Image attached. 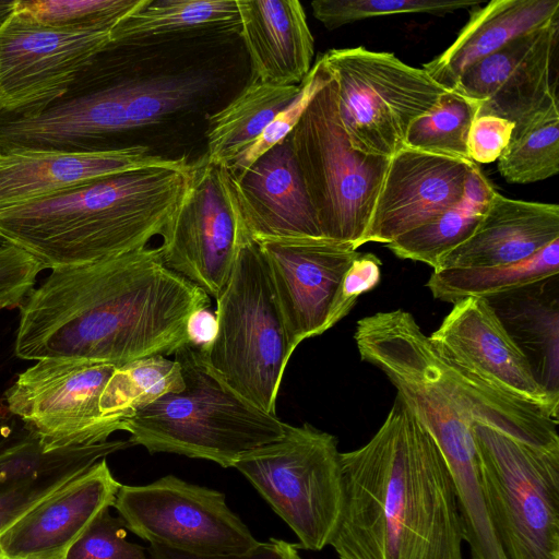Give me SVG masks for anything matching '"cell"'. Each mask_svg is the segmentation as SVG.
<instances>
[{
  "label": "cell",
  "instance_id": "cell-1",
  "mask_svg": "<svg viewBox=\"0 0 559 559\" xmlns=\"http://www.w3.org/2000/svg\"><path fill=\"white\" fill-rule=\"evenodd\" d=\"M210 306L209 295L164 265L158 247L55 269L19 307L15 355L116 367L170 355L187 342L190 316Z\"/></svg>",
  "mask_w": 559,
  "mask_h": 559
},
{
  "label": "cell",
  "instance_id": "cell-2",
  "mask_svg": "<svg viewBox=\"0 0 559 559\" xmlns=\"http://www.w3.org/2000/svg\"><path fill=\"white\" fill-rule=\"evenodd\" d=\"M342 502L330 540L340 559H464L445 460L396 395L361 448L341 453Z\"/></svg>",
  "mask_w": 559,
  "mask_h": 559
},
{
  "label": "cell",
  "instance_id": "cell-3",
  "mask_svg": "<svg viewBox=\"0 0 559 559\" xmlns=\"http://www.w3.org/2000/svg\"><path fill=\"white\" fill-rule=\"evenodd\" d=\"M188 167L115 174L0 209V238L51 270L145 248L164 235L176 213Z\"/></svg>",
  "mask_w": 559,
  "mask_h": 559
},
{
  "label": "cell",
  "instance_id": "cell-4",
  "mask_svg": "<svg viewBox=\"0 0 559 559\" xmlns=\"http://www.w3.org/2000/svg\"><path fill=\"white\" fill-rule=\"evenodd\" d=\"M185 388L167 393L124 420L131 445L234 467L246 452L280 439L286 423L233 391L203 350L183 343L173 354Z\"/></svg>",
  "mask_w": 559,
  "mask_h": 559
},
{
  "label": "cell",
  "instance_id": "cell-5",
  "mask_svg": "<svg viewBox=\"0 0 559 559\" xmlns=\"http://www.w3.org/2000/svg\"><path fill=\"white\" fill-rule=\"evenodd\" d=\"M217 332L205 357L238 395L276 415V397L294 353L267 269L254 241L239 251L216 298Z\"/></svg>",
  "mask_w": 559,
  "mask_h": 559
},
{
  "label": "cell",
  "instance_id": "cell-6",
  "mask_svg": "<svg viewBox=\"0 0 559 559\" xmlns=\"http://www.w3.org/2000/svg\"><path fill=\"white\" fill-rule=\"evenodd\" d=\"M322 237L357 250L390 159L354 150L337 109V85L326 84L288 135Z\"/></svg>",
  "mask_w": 559,
  "mask_h": 559
},
{
  "label": "cell",
  "instance_id": "cell-7",
  "mask_svg": "<svg viewBox=\"0 0 559 559\" xmlns=\"http://www.w3.org/2000/svg\"><path fill=\"white\" fill-rule=\"evenodd\" d=\"M480 483L507 559H559V450L474 424Z\"/></svg>",
  "mask_w": 559,
  "mask_h": 559
},
{
  "label": "cell",
  "instance_id": "cell-8",
  "mask_svg": "<svg viewBox=\"0 0 559 559\" xmlns=\"http://www.w3.org/2000/svg\"><path fill=\"white\" fill-rule=\"evenodd\" d=\"M298 538L299 548L330 544L342 502L337 439L310 424H286L284 435L243 453L235 463Z\"/></svg>",
  "mask_w": 559,
  "mask_h": 559
},
{
  "label": "cell",
  "instance_id": "cell-9",
  "mask_svg": "<svg viewBox=\"0 0 559 559\" xmlns=\"http://www.w3.org/2000/svg\"><path fill=\"white\" fill-rule=\"evenodd\" d=\"M323 56L337 85L338 116L349 143L367 155L393 157L412 122L448 91L392 52L355 47Z\"/></svg>",
  "mask_w": 559,
  "mask_h": 559
},
{
  "label": "cell",
  "instance_id": "cell-10",
  "mask_svg": "<svg viewBox=\"0 0 559 559\" xmlns=\"http://www.w3.org/2000/svg\"><path fill=\"white\" fill-rule=\"evenodd\" d=\"M162 238L164 265L216 299L240 249L254 241L234 174L205 156L189 164L183 197Z\"/></svg>",
  "mask_w": 559,
  "mask_h": 559
},
{
  "label": "cell",
  "instance_id": "cell-11",
  "mask_svg": "<svg viewBox=\"0 0 559 559\" xmlns=\"http://www.w3.org/2000/svg\"><path fill=\"white\" fill-rule=\"evenodd\" d=\"M118 367L83 358H44L5 391L7 407L47 451L91 445L126 428L124 420L106 417L102 392Z\"/></svg>",
  "mask_w": 559,
  "mask_h": 559
},
{
  "label": "cell",
  "instance_id": "cell-12",
  "mask_svg": "<svg viewBox=\"0 0 559 559\" xmlns=\"http://www.w3.org/2000/svg\"><path fill=\"white\" fill-rule=\"evenodd\" d=\"M112 507L140 538L190 555H238L259 543L223 492L175 475L147 485H121Z\"/></svg>",
  "mask_w": 559,
  "mask_h": 559
},
{
  "label": "cell",
  "instance_id": "cell-13",
  "mask_svg": "<svg viewBox=\"0 0 559 559\" xmlns=\"http://www.w3.org/2000/svg\"><path fill=\"white\" fill-rule=\"evenodd\" d=\"M285 321L292 350L348 313L342 304L344 276L359 251L324 237L254 239Z\"/></svg>",
  "mask_w": 559,
  "mask_h": 559
},
{
  "label": "cell",
  "instance_id": "cell-14",
  "mask_svg": "<svg viewBox=\"0 0 559 559\" xmlns=\"http://www.w3.org/2000/svg\"><path fill=\"white\" fill-rule=\"evenodd\" d=\"M109 43V32L59 31L15 11L0 29V111L38 114Z\"/></svg>",
  "mask_w": 559,
  "mask_h": 559
},
{
  "label": "cell",
  "instance_id": "cell-15",
  "mask_svg": "<svg viewBox=\"0 0 559 559\" xmlns=\"http://www.w3.org/2000/svg\"><path fill=\"white\" fill-rule=\"evenodd\" d=\"M429 340L441 357L558 420L559 397L536 382L527 359L485 298L455 302Z\"/></svg>",
  "mask_w": 559,
  "mask_h": 559
},
{
  "label": "cell",
  "instance_id": "cell-16",
  "mask_svg": "<svg viewBox=\"0 0 559 559\" xmlns=\"http://www.w3.org/2000/svg\"><path fill=\"white\" fill-rule=\"evenodd\" d=\"M559 19L524 33L468 67L453 91L479 105L478 116L516 122L557 96Z\"/></svg>",
  "mask_w": 559,
  "mask_h": 559
},
{
  "label": "cell",
  "instance_id": "cell-17",
  "mask_svg": "<svg viewBox=\"0 0 559 559\" xmlns=\"http://www.w3.org/2000/svg\"><path fill=\"white\" fill-rule=\"evenodd\" d=\"M478 164L404 146L390 159L364 239L389 243L428 223L464 198Z\"/></svg>",
  "mask_w": 559,
  "mask_h": 559
},
{
  "label": "cell",
  "instance_id": "cell-18",
  "mask_svg": "<svg viewBox=\"0 0 559 559\" xmlns=\"http://www.w3.org/2000/svg\"><path fill=\"white\" fill-rule=\"evenodd\" d=\"M121 484L102 459L36 504L0 536V557L63 559L68 548L104 509Z\"/></svg>",
  "mask_w": 559,
  "mask_h": 559
},
{
  "label": "cell",
  "instance_id": "cell-19",
  "mask_svg": "<svg viewBox=\"0 0 559 559\" xmlns=\"http://www.w3.org/2000/svg\"><path fill=\"white\" fill-rule=\"evenodd\" d=\"M186 164L185 158L154 155L139 144L100 152L0 153V209L57 194L115 174Z\"/></svg>",
  "mask_w": 559,
  "mask_h": 559
},
{
  "label": "cell",
  "instance_id": "cell-20",
  "mask_svg": "<svg viewBox=\"0 0 559 559\" xmlns=\"http://www.w3.org/2000/svg\"><path fill=\"white\" fill-rule=\"evenodd\" d=\"M129 440L47 451L25 429L0 438V536L66 483L109 454L130 447Z\"/></svg>",
  "mask_w": 559,
  "mask_h": 559
},
{
  "label": "cell",
  "instance_id": "cell-21",
  "mask_svg": "<svg viewBox=\"0 0 559 559\" xmlns=\"http://www.w3.org/2000/svg\"><path fill=\"white\" fill-rule=\"evenodd\" d=\"M559 239V205L515 200L495 191L473 234L433 271L483 267L528 259Z\"/></svg>",
  "mask_w": 559,
  "mask_h": 559
},
{
  "label": "cell",
  "instance_id": "cell-22",
  "mask_svg": "<svg viewBox=\"0 0 559 559\" xmlns=\"http://www.w3.org/2000/svg\"><path fill=\"white\" fill-rule=\"evenodd\" d=\"M234 176L253 240L258 237H322L289 136Z\"/></svg>",
  "mask_w": 559,
  "mask_h": 559
},
{
  "label": "cell",
  "instance_id": "cell-23",
  "mask_svg": "<svg viewBox=\"0 0 559 559\" xmlns=\"http://www.w3.org/2000/svg\"><path fill=\"white\" fill-rule=\"evenodd\" d=\"M251 82L299 85L312 67L314 40L297 0H236Z\"/></svg>",
  "mask_w": 559,
  "mask_h": 559
},
{
  "label": "cell",
  "instance_id": "cell-24",
  "mask_svg": "<svg viewBox=\"0 0 559 559\" xmlns=\"http://www.w3.org/2000/svg\"><path fill=\"white\" fill-rule=\"evenodd\" d=\"M559 19V0H492L473 8L456 39L423 64L438 84L452 90L462 73L515 37Z\"/></svg>",
  "mask_w": 559,
  "mask_h": 559
},
{
  "label": "cell",
  "instance_id": "cell-25",
  "mask_svg": "<svg viewBox=\"0 0 559 559\" xmlns=\"http://www.w3.org/2000/svg\"><path fill=\"white\" fill-rule=\"evenodd\" d=\"M485 299L536 382L559 397V274Z\"/></svg>",
  "mask_w": 559,
  "mask_h": 559
},
{
  "label": "cell",
  "instance_id": "cell-26",
  "mask_svg": "<svg viewBox=\"0 0 559 559\" xmlns=\"http://www.w3.org/2000/svg\"><path fill=\"white\" fill-rule=\"evenodd\" d=\"M239 28L236 0H141L110 29V45L128 48L197 31Z\"/></svg>",
  "mask_w": 559,
  "mask_h": 559
},
{
  "label": "cell",
  "instance_id": "cell-27",
  "mask_svg": "<svg viewBox=\"0 0 559 559\" xmlns=\"http://www.w3.org/2000/svg\"><path fill=\"white\" fill-rule=\"evenodd\" d=\"M299 88L300 84L250 82L235 99L210 118L206 160L228 167L255 142L273 118L294 99Z\"/></svg>",
  "mask_w": 559,
  "mask_h": 559
},
{
  "label": "cell",
  "instance_id": "cell-28",
  "mask_svg": "<svg viewBox=\"0 0 559 559\" xmlns=\"http://www.w3.org/2000/svg\"><path fill=\"white\" fill-rule=\"evenodd\" d=\"M559 274V239L516 263L433 271L427 287L436 299L455 304L487 298Z\"/></svg>",
  "mask_w": 559,
  "mask_h": 559
},
{
  "label": "cell",
  "instance_id": "cell-29",
  "mask_svg": "<svg viewBox=\"0 0 559 559\" xmlns=\"http://www.w3.org/2000/svg\"><path fill=\"white\" fill-rule=\"evenodd\" d=\"M497 169L510 183H533L558 174V96L515 122Z\"/></svg>",
  "mask_w": 559,
  "mask_h": 559
},
{
  "label": "cell",
  "instance_id": "cell-30",
  "mask_svg": "<svg viewBox=\"0 0 559 559\" xmlns=\"http://www.w3.org/2000/svg\"><path fill=\"white\" fill-rule=\"evenodd\" d=\"M185 388L180 365L163 355L135 359L118 367L99 400L104 416L126 420L167 393Z\"/></svg>",
  "mask_w": 559,
  "mask_h": 559
},
{
  "label": "cell",
  "instance_id": "cell-31",
  "mask_svg": "<svg viewBox=\"0 0 559 559\" xmlns=\"http://www.w3.org/2000/svg\"><path fill=\"white\" fill-rule=\"evenodd\" d=\"M479 105L448 90L436 105L409 126L406 147L473 162L467 152V136Z\"/></svg>",
  "mask_w": 559,
  "mask_h": 559
},
{
  "label": "cell",
  "instance_id": "cell-32",
  "mask_svg": "<svg viewBox=\"0 0 559 559\" xmlns=\"http://www.w3.org/2000/svg\"><path fill=\"white\" fill-rule=\"evenodd\" d=\"M487 205L464 195L457 205L385 247L401 259L423 262L435 269L443 255L473 234Z\"/></svg>",
  "mask_w": 559,
  "mask_h": 559
},
{
  "label": "cell",
  "instance_id": "cell-33",
  "mask_svg": "<svg viewBox=\"0 0 559 559\" xmlns=\"http://www.w3.org/2000/svg\"><path fill=\"white\" fill-rule=\"evenodd\" d=\"M205 78L181 73L138 79L126 107L127 131L158 123L186 109L205 88Z\"/></svg>",
  "mask_w": 559,
  "mask_h": 559
},
{
  "label": "cell",
  "instance_id": "cell-34",
  "mask_svg": "<svg viewBox=\"0 0 559 559\" xmlns=\"http://www.w3.org/2000/svg\"><path fill=\"white\" fill-rule=\"evenodd\" d=\"M141 0H19L16 12L59 31L110 32Z\"/></svg>",
  "mask_w": 559,
  "mask_h": 559
},
{
  "label": "cell",
  "instance_id": "cell-35",
  "mask_svg": "<svg viewBox=\"0 0 559 559\" xmlns=\"http://www.w3.org/2000/svg\"><path fill=\"white\" fill-rule=\"evenodd\" d=\"M481 1L455 0H316L312 13L328 29L357 21L402 13H448L473 9Z\"/></svg>",
  "mask_w": 559,
  "mask_h": 559
},
{
  "label": "cell",
  "instance_id": "cell-36",
  "mask_svg": "<svg viewBox=\"0 0 559 559\" xmlns=\"http://www.w3.org/2000/svg\"><path fill=\"white\" fill-rule=\"evenodd\" d=\"M333 79L324 56L321 55L300 83L294 99L267 124L262 134L240 153L227 167L236 174L247 169L262 154L284 141L294 130L313 97Z\"/></svg>",
  "mask_w": 559,
  "mask_h": 559
},
{
  "label": "cell",
  "instance_id": "cell-37",
  "mask_svg": "<svg viewBox=\"0 0 559 559\" xmlns=\"http://www.w3.org/2000/svg\"><path fill=\"white\" fill-rule=\"evenodd\" d=\"M102 510L68 548L63 559H148L146 548L127 539L123 520Z\"/></svg>",
  "mask_w": 559,
  "mask_h": 559
},
{
  "label": "cell",
  "instance_id": "cell-38",
  "mask_svg": "<svg viewBox=\"0 0 559 559\" xmlns=\"http://www.w3.org/2000/svg\"><path fill=\"white\" fill-rule=\"evenodd\" d=\"M44 265L12 245H0V309L20 307L34 288Z\"/></svg>",
  "mask_w": 559,
  "mask_h": 559
},
{
  "label": "cell",
  "instance_id": "cell-39",
  "mask_svg": "<svg viewBox=\"0 0 559 559\" xmlns=\"http://www.w3.org/2000/svg\"><path fill=\"white\" fill-rule=\"evenodd\" d=\"M514 124L510 120L491 115L476 117L467 136L469 158L476 164L497 160L510 141Z\"/></svg>",
  "mask_w": 559,
  "mask_h": 559
},
{
  "label": "cell",
  "instance_id": "cell-40",
  "mask_svg": "<svg viewBox=\"0 0 559 559\" xmlns=\"http://www.w3.org/2000/svg\"><path fill=\"white\" fill-rule=\"evenodd\" d=\"M299 549L298 544L270 538L238 555L195 556L152 544L146 548V552L148 559H302Z\"/></svg>",
  "mask_w": 559,
  "mask_h": 559
},
{
  "label": "cell",
  "instance_id": "cell-41",
  "mask_svg": "<svg viewBox=\"0 0 559 559\" xmlns=\"http://www.w3.org/2000/svg\"><path fill=\"white\" fill-rule=\"evenodd\" d=\"M382 262L373 253L359 252L347 270L342 286V304L347 313L358 298L380 282Z\"/></svg>",
  "mask_w": 559,
  "mask_h": 559
},
{
  "label": "cell",
  "instance_id": "cell-42",
  "mask_svg": "<svg viewBox=\"0 0 559 559\" xmlns=\"http://www.w3.org/2000/svg\"><path fill=\"white\" fill-rule=\"evenodd\" d=\"M217 332L215 313L209 308L193 312L187 323V342L206 353Z\"/></svg>",
  "mask_w": 559,
  "mask_h": 559
},
{
  "label": "cell",
  "instance_id": "cell-43",
  "mask_svg": "<svg viewBox=\"0 0 559 559\" xmlns=\"http://www.w3.org/2000/svg\"><path fill=\"white\" fill-rule=\"evenodd\" d=\"M19 0H0V29L14 15Z\"/></svg>",
  "mask_w": 559,
  "mask_h": 559
},
{
  "label": "cell",
  "instance_id": "cell-44",
  "mask_svg": "<svg viewBox=\"0 0 559 559\" xmlns=\"http://www.w3.org/2000/svg\"><path fill=\"white\" fill-rule=\"evenodd\" d=\"M10 429L7 427V419L0 406V438L4 436Z\"/></svg>",
  "mask_w": 559,
  "mask_h": 559
},
{
  "label": "cell",
  "instance_id": "cell-45",
  "mask_svg": "<svg viewBox=\"0 0 559 559\" xmlns=\"http://www.w3.org/2000/svg\"><path fill=\"white\" fill-rule=\"evenodd\" d=\"M0 110H1V95H0Z\"/></svg>",
  "mask_w": 559,
  "mask_h": 559
},
{
  "label": "cell",
  "instance_id": "cell-46",
  "mask_svg": "<svg viewBox=\"0 0 559 559\" xmlns=\"http://www.w3.org/2000/svg\"><path fill=\"white\" fill-rule=\"evenodd\" d=\"M0 559H7V558H2V557H0Z\"/></svg>",
  "mask_w": 559,
  "mask_h": 559
}]
</instances>
